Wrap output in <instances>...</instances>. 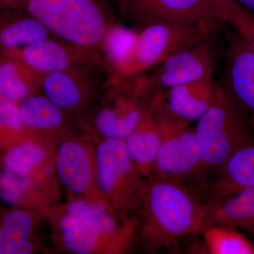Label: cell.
Here are the masks:
<instances>
[{
    "instance_id": "17",
    "label": "cell",
    "mask_w": 254,
    "mask_h": 254,
    "mask_svg": "<svg viewBox=\"0 0 254 254\" xmlns=\"http://www.w3.org/2000/svg\"><path fill=\"white\" fill-rule=\"evenodd\" d=\"M218 83L208 78L173 87L165 93L167 103L180 118L190 122L198 120L213 104Z\"/></svg>"
},
{
    "instance_id": "26",
    "label": "cell",
    "mask_w": 254,
    "mask_h": 254,
    "mask_svg": "<svg viewBox=\"0 0 254 254\" xmlns=\"http://www.w3.org/2000/svg\"><path fill=\"white\" fill-rule=\"evenodd\" d=\"M203 245L210 254H254V246L236 227L218 225L202 231Z\"/></svg>"
},
{
    "instance_id": "28",
    "label": "cell",
    "mask_w": 254,
    "mask_h": 254,
    "mask_svg": "<svg viewBox=\"0 0 254 254\" xmlns=\"http://www.w3.org/2000/svg\"><path fill=\"white\" fill-rule=\"evenodd\" d=\"M28 133L20 114L19 105L0 99V154L3 150L28 138Z\"/></svg>"
},
{
    "instance_id": "25",
    "label": "cell",
    "mask_w": 254,
    "mask_h": 254,
    "mask_svg": "<svg viewBox=\"0 0 254 254\" xmlns=\"http://www.w3.org/2000/svg\"><path fill=\"white\" fill-rule=\"evenodd\" d=\"M138 33L136 30L128 29L116 23L105 37L103 51L108 64L117 76L127 77Z\"/></svg>"
},
{
    "instance_id": "21",
    "label": "cell",
    "mask_w": 254,
    "mask_h": 254,
    "mask_svg": "<svg viewBox=\"0 0 254 254\" xmlns=\"http://www.w3.org/2000/svg\"><path fill=\"white\" fill-rule=\"evenodd\" d=\"M50 158L45 146L28 137L1 152L0 169L21 176H46L50 173Z\"/></svg>"
},
{
    "instance_id": "2",
    "label": "cell",
    "mask_w": 254,
    "mask_h": 254,
    "mask_svg": "<svg viewBox=\"0 0 254 254\" xmlns=\"http://www.w3.org/2000/svg\"><path fill=\"white\" fill-rule=\"evenodd\" d=\"M203 215L196 190L154 174L147 180L135 243L151 254L171 248L187 236L200 234Z\"/></svg>"
},
{
    "instance_id": "7",
    "label": "cell",
    "mask_w": 254,
    "mask_h": 254,
    "mask_svg": "<svg viewBox=\"0 0 254 254\" xmlns=\"http://www.w3.org/2000/svg\"><path fill=\"white\" fill-rule=\"evenodd\" d=\"M136 31L159 23L201 25L222 30L216 0H112Z\"/></svg>"
},
{
    "instance_id": "8",
    "label": "cell",
    "mask_w": 254,
    "mask_h": 254,
    "mask_svg": "<svg viewBox=\"0 0 254 254\" xmlns=\"http://www.w3.org/2000/svg\"><path fill=\"white\" fill-rule=\"evenodd\" d=\"M220 30L186 23H159L138 31L127 77L156 67L170 56L190 48Z\"/></svg>"
},
{
    "instance_id": "10",
    "label": "cell",
    "mask_w": 254,
    "mask_h": 254,
    "mask_svg": "<svg viewBox=\"0 0 254 254\" xmlns=\"http://www.w3.org/2000/svg\"><path fill=\"white\" fill-rule=\"evenodd\" d=\"M125 77L113 82L107 101L95 117V126L105 138L125 139L131 134L156 94L146 93L139 78L133 83Z\"/></svg>"
},
{
    "instance_id": "4",
    "label": "cell",
    "mask_w": 254,
    "mask_h": 254,
    "mask_svg": "<svg viewBox=\"0 0 254 254\" xmlns=\"http://www.w3.org/2000/svg\"><path fill=\"white\" fill-rule=\"evenodd\" d=\"M149 108L160 136L155 175L182 182L201 195L206 176L195 128L170 109L164 91L155 95Z\"/></svg>"
},
{
    "instance_id": "24",
    "label": "cell",
    "mask_w": 254,
    "mask_h": 254,
    "mask_svg": "<svg viewBox=\"0 0 254 254\" xmlns=\"http://www.w3.org/2000/svg\"><path fill=\"white\" fill-rule=\"evenodd\" d=\"M19 110L28 131H56L64 122L63 110L46 96L30 95L21 102Z\"/></svg>"
},
{
    "instance_id": "22",
    "label": "cell",
    "mask_w": 254,
    "mask_h": 254,
    "mask_svg": "<svg viewBox=\"0 0 254 254\" xmlns=\"http://www.w3.org/2000/svg\"><path fill=\"white\" fill-rule=\"evenodd\" d=\"M47 177H24L0 169V198L5 203L26 210L42 213L50 204L41 191L43 180Z\"/></svg>"
},
{
    "instance_id": "16",
    "label": "cell",
    "mask_w": 254,
    "mask_h": 254,
    "mask_svg": "<svg viewBox=\"0 0 254 254\" xmlns=\"http://www.w3.org/2000/svg\"><path fill=\"white\" fill-rule=\"evenodd\" d=\"M218 225L233 226L254 235V187L203 206L202 231L206 227Z\"/></svg>"
},
{
    "instance_id": "23",
    "label": "cell",
    "mask_w": 254,
    "mask_h": 254,
    "mask_svg": "<svg viewBox=\"0 0 254 254\" xmlns=\"http://www.w3.org/2000/svg\"><path fill=\"white\" fill-rule=\"evenodd\" d=\"M38 73L34 72L1 53L0 58V98L21 103L38 86Z\"/></svg>"
},
{
    "instance_id": "30",
    "label": "cell",
    "mask_w": 254,
    "mask_h": 254,
    "mask_svg": "<svg viewBox=\"0 0 254 254\" xmlns=\"http://www.w3.org/2000/svg\"><path fill=\"white\" fill-rule=\"evenodd\" d=\"M1 50H0V58H1ZM0 99H1V98H0Z\"/></svg>"
},
{
    "instance_id": "5",
    "label": "cell",
    "mask_w": 254,
    "mask_h": 254,
    "mask_svg": "<svg viewBox=\"0 0 254 254\" xmlns=\"http://www.w3.org/2000/svg\"><path fill=\"white\" fill-rule=\"evenodd\" d=\"M197 121L195 133L207 182L209 175L254 141V123L222 82L213 104Z\"/></svg>"
},
{
    "instance_id": "1",
    "label": "cell",
    "mask_w": 254,
    "mask_h": 254,
    "mask_svg": "<svg viewBox=\"0 0 254 254\" xmlns=\"http://www.w3.org/2000/svg\"><path fill=\"white\" fill-rule=\"evenodd\" d=\"M60 249L78 254H118L134 245L138 220L122 218L106 202L73 198L45 210Z\"/></svg>"
},
{
    "instance_id": "20",
    "label": "cell",
    "mask_w": 254,
    "mask_h": 254,
    "mask_svg": "<svg viewBox=\"0 0 254 254\" xmlns=\"http://www.w3.org/2000/svg\"><path fill=\"white\" fill-rule=\"evenodd\" d=\"M50 31L29 15L0 8V49H16L48 39Z\"/></svg>"
},
{
    "instance_id": "27",
    "label": "cell",
    "mask_w": 254,
    "mask_h": 254,
    "mask_svg": "<svg viewBox=\"0 0 254 254\" xmlns=\"http://www.w3.org/2000/svg\"><path fill=\"white\" fill-rule=\"evenodd\" d=\"M216 6L222 24L233 28L254 51V11L235 0H216Z\"/></svg>"
},
{
    "instance_id": "18",
    "label": "cell",
    "mask_w": 254,
    "mask_h": 254,
    "mask_svg": "<svg viewBox=\"0 0 254 254\" xmlns=\"http://www.w3.org/2000/svg\"><path fill=\"white\" fill-rule=\"evenodd\" d=\"M83 68L43 74L41 85L47 98L63 110H76L90 95V85L82 74Z\"/></svg>"
},
{
    "instance_id": "11",
    "label": "cell",
    "mask_w": 254,
    "mask_h": 254,
    "mask_svg": "<svg viewBox=\"0 0 254 254\" xmlns=\"http://www.w3.org/2000/svg\"><path fill=\"white\" fill-rule=\"evenodd\" d=\"M55 164L73 198L107 203L97 184L95 150L90 144L80 138H64L57 148Z\"/></svg>"
},
{
    "instance_id": "29",
    "label": "cell",
    "mask_w": 254,
    "mask_h": 254,
    "mask_svg": "<svg viewBox=\"0 0 254 254\" xmlns=\"http://www.w3.org/2000/svg\"><path fill=\"white\" fill-rule=\"evenodd\" d=\"M235 1L251 11H254V0H235Z\"/></svg>"
},
{
    "instance_id": "13",
    "label": "cell",
    "mask_w": 254,
    "mask_h": 254,
    "mask_svg": "<svg viewBox=\"0 0 254 254\" xmlns=\"http://www.w3.org/2000/svg\"><path fill=\"white\" fill-rule=\"evenodd\" d=\"M226 26H223L226 60L222 83L254 123V51L233 28Z\"/></svg>"
},
{
    "instance_id": "6",
    "label": "cell",
    "mask_w": 254,
    "mask_h": 254,
    "mask_svg": "<svg viewBox=\"0 0 254 254\" xmlns=\"http://www.w3.org/2000/svg\"><path fill=\"white\" fill-rule=\"evenodd\" d=\"M98 188L124 219L138 220L147 180L128 156L125 141L105 138L95 150Z\"/></svg>"
},
{
    "instance_id": "9",
    "label": "cell",
    "mask_w": 254,
    "mask_h": 254,
    "mask_svg": "<svg viewBox=\"0 0 254 254\" xmlns=\"http://www.w3.org/2000/svg\"><path fill=\"white\" fill-rule=\"evenodd\" d=\"M218 33L190 48L175 53L143 76L145 89L163 91L179 85L213 78L220 55Z\"/></svg>"
},
{
    "instance_id": "3",
    "label": "cell",
    "mask_w": 254,
    "mask_h": 254,
    "mask_svg": "<svg viewBox=\"0 0 254 254\" xmlns=\"http://www.w3.org/2000/svg\"><path fill=\"white\" fill-rule=\"evenodd\" d=\"M0 8L18 10L43 23L67 43L97 53L118 23L109 0H0Z\"/></svg>"
},
{
    "instance_id": "12",
    "label": "cell",
    "mask_w": 254,
    "mask_h": 254,
    "mask_svg": "<svg viewBox=\"0 0 254 254\" xmlns=\"http://www.w3.org/2000/svg\"><path fill=\"white\" fill-rule=\"evenodd\" d=\"M68 43L45 40L16 49L1 50V53L39 74L84 68L95 63L93 52Z\"/></svg>"
},
{
    "instance_id": "14",
    "label": "cell",
    "mask_w": 254,
    "mask_h": 254,
    "mask_svg": "<svg viewBox=\"0 0 254 254\" xmlns=\"http://www.w3.org/2000/svg\"><path fill=\"white\" fill-rule=\"evenodd\" d=\"M254 187V140L232 155L208 180L201 193L203 206Z\"/></svg>"
},
{
    "instance_id": "19",
    "label": "cell",
    "mask_w": 254,
    "mask_h": 254,
    "mask_svg": "<svg viewBox=\"0 0 254 254\" xmlns=\"http://www.w3.org/2000/svg\"><path fill=\"white\" fill-rule=\"evenodd\" d=\"M125 143L128 156L142 175L147 179L153 176L160 149V136L149 106L131 134L125 140Z\"/></svg>"
},
{
    "instance_id": "15",
    "label": "cell",
    "mask_w": 254,
    "mask_h": 254,
    "mask_svg": "<svg viewBox=\"0 0 254 254\" xmlns=\"http://www.w3.org/2000/svg\"><path fill=\"white\" fill-rule=\"evenodd\" d=\"M34 210L0 203V254L38 252L39 215Z\"/></svg>"
}]
</instances>
